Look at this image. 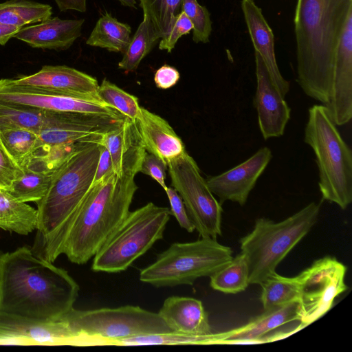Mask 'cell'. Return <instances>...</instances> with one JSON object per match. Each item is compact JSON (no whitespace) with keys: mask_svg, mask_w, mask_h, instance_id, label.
Listing matches in <instances>:
<instances>
[{"mask_svg":"<svg viewBox=\"0 0 352 352\" xmlns=\"http://www.w3.org/2000/svg\"><path fill=\"white\" fill-rule=\"evenodd\" d=\"M80 287L65 270L30 248L0 252V311L49 320L69 313Z\"/></svg>","mask_w":352,"mask_h":352,"instance_id":"1","label":"cell"},{"mask_svg":"<svg viewBox=\"0 0 352 352\" xmlns=\"http://www.w3.org/2000/svg\"><path fill=\"white\" fill-rule=\"evenodd\" d=\"M352 0H298L294 16L297 82L324 105L331 91L336 48Z\"/></svg>","mask_w":352,"mask_h":352,"instance_id":"2","label":"cell"},{"mask_svg":"<svg viewBox=\"0 0 352 352\" xmlns=\"http://www.w3.org/2000/svg\"><path fill=\"white\" fill-rule=\"evenodd\" d=\"M99 154L98 142H79L54 169L47 192L36 202L38 254L52 263L62 254L75 213L92 186Z\"/></svg>","mask_w":352,"mask_h":352,"instance_id":"3","label":"cell"},{"mask_svg":"<svg viewBox=\"0 0 352 352\" xmlns=\"http://www.w3.org/2000/svg\"><path fill=\"white\" fill-rule=\"evenodd\" d=\"M136 173L114 171L92 184L73 218L62 248L68 260L87 263L129 213L138 190Z\"/></svg>","mask_w":352,"mask_h":352,"instance_id":"4","label":"cell"},{"mask_svg":"<svg viewBox=\"0 0 352 352\" xmlns=\"http://www.w3.org/2000/svg\"><path fill=\"white\" fill-rule=\"evenodd\" d=\"M304 141L316 156L322 199L346 209L352 201V152L323 104L309 108Z\"/></svg>","mask_w":352,"mask_h":352,"instance_id":"5","label":"cell"},{"mask_svg":"<svg viewBox=\"0 0 352 352\" xmlns=\"http://www.w3.org/2000/svg\"><path fill=\"white\" fill-rule=\"evenodd\" d=\"M320 210V204L311 202L278 223L266 218L256 220L253 230L240 240L250 284L261 285L276 272L278 265L316 223Z\"/></svg>","mask_w":352,"mask_h":352,"instance_id":"6","label":"cell"},{"mask_svg":"<svg viewBox=\"0 0 352 352\" xmlns=\"http://www.w3.org/2000/svg\"><path fill=\"white\" fill-rule=\"evenodd\" d=\"M170 215V208L153 202L129 211L94 256L91 270L107 273L127 270L163 238Z\"/></svg>","mask_w":352,"mask_h":352,"instance_id":"7","label":"cell"},{"mask_svg":"<svg viewBox=\"0 0 352 352\" xmlns=\"http://www.w3.org/2000/svg\"><path fill=\"white\" fill-rule=\"evenodd\" d=\"M230 248L217 239L201 237L186 243H173L157 259L140 272V281L157 287L192 285L210 276L232 259Z\"/></svg>","mask_w":352,"mask_h":352,"instance_id":"8","label":"cell"},{"mask_svg":"<svg viewBox=\"0 0 352 352\" xmlns=\"http://www.w3.org/2000/svg\"><path fill=\"white\" fill-rule=\"evenodd\" d=\"M74 331L86 337L87 346L111 345L117 340L172 332L158 313L139 306L77 310L68 313Z\"/></svg>","mask_w":352,"mask_h":352,"instance_id":"9","label":"cell"},{"mask_svg":"<svg viewBox=\"0 0 352 352\" xmlns=\"http://www.w3.org/2000/svg\"><path fill=\"white\" fill-rule=\"evenodd\" d=\"M171 186L182 198L201 237L221 235V204L214 198L194 159L185 151L167 164Z\"/></svg>","mask_w":352,"mask_h":352,"instance_id":"10","label":"cell"},{"mask_svg":"<svg viewBox=\"0 0 352 352\" xmlns=\"http://www.w3.org/2000/svg\"><path fill=\"white\" fill-rule=\"evenodd\" d=\"M346 271V266L336 258L326 256L296 276L302 324H310L322 317L331 309L335 298L347 289Z\"/></svg>","mask_w":352,"mask_h":352,"instance_id":"11","label":"cell"},{"mask_svg":"<svg viewBox=\"0 0 352 352\" xmlns=\"http://www.w3.org/2000/svg\"><path fill=\"white\" fill-rule=\"evenodd\" d=\"M0 102L43 111L78 112L117 118H125L99 98L65 94L18 85L11 78L0 79Z\"/></svg>","mask_w":352,"mask_h":352,"instance_id":"12","label":"cell"},{"mask_svg":"<svg viewBox=\"0 0 352 352\" xmlns=\"http://www.w3.org/2000/svg\"><path fill=\"white\" fill-rule=\"evenodd\" d=\"M84 338L68 317L39 320L0 311V345H71L83 346Z\"/></svg>","mask_w":352,"mask_h":352,"instance_id":"13","label":"cell"},{"mask_svg":"<svg viewBox=\"0 0 352 352\" xmlns=\"http://www.w3.org/2000/svg\"><path fill=\"white\" fill-rule=\"evenodd\" d=\"M124 119L78 112L45 111V120L38 133L41 148L83 142H98L106 132Z\"/></svg>","mask_w":352,"mask_h":352,"instance_id":"14","label":"cell"},{"mask_svg":"<svg viewBox=\"0 0 352 352\" xmlns=\"http://www.w3.org/2000/svg\"><path fill=\"white\" fill-rule=\"evenodd\" d=\"M336 126L352 117V12L346 21L333 59L330 96L324 105Z\"/></svg>","mask_w":352,"mask_h":352,"instance_id":"15","label":"cell"},{"mask_svg":"<svg viewBox=\"0 0 352 352\" xmlns=\"http://www.w3.org/2000/svg\"><path fill=\"white\" fill-rule=\"evenodd\" d=\"M272 158L271 150L264 146L250 158L217 175L208 177L206 184L220 204L231 201L243 206L260 176Z\"/></svg>","mask_w":352,"mask_h":352,"instance_id":"16","label":"cell"},{"mask_svg":"<svg viewBox=\"0 0 352 352\" xmlns=\"http://www.w3.org/2000/svg\"><path fill=\"white\" fill-rule=\"evenodd\" d=\"M256 89L254 105L257 111L258 126L265 140L283 135L290 118L291 109L285 97L274 84L267 67L254 51Z\"/></svg>","mask_w":352,"mask_h":352,"instance_id":"17","label":"cell"},{"mask_svg":"<svg viewBox=\"0 0 352 352\" xmlns=\"http://www.w3.org/2000/svg\"><path fill=\"white\" fill-rule=\"evenodd\" d=\"M12 80L18 85L100 99L98 96L99 85L96 78L66 65H44L33 74L21 76Z\"/></svg>","mask_w":352,"mask_h":352,"instance_id":"18","label":"cell"},{"mask_svg":"<svg viewBox=\"0 0 352 352\" xmlns=\"http://www.w3.org/2000/svg\"><path fill=\"white\" fill-rule=\"evenodd\" d=\"M98 143L108 149L118 176L124 172L139 173L146 151L134 122L125 118L106 132Z\"/></svg>","mask_w":352,"mask_h":352,"instance_id":"19","label":"cell"},{"mask_svg":"<svg viewBox=\"0 0 352 352\" xmlns=\"http://www.w3.org/2000/svg\"><path fill=\"white\" fill-rule=\"evenodd\" d=\"M241 9L254 51L262 58L272 80L285 97L290 86L277 65L273 32L254 0H241Z\"/></svg>","mask_w":352,"mask_h":352,"instance_id":"20","label":"cell"},{"mask_svg":"<svg viewBox=\"0 0 352 352\" xmlns=\"http://www.w3.org/2000/svg\"><path fill=\"white\" fill-rule=\"evenodd\" d=\"M85 19L49 18L38 24L23 27L14 36L34 48L63 51L81 36Z\"/></svg>","mask_w":352,"mask_h":352,"instance_id":"21","label":"cell"},{"mask_svg":"<svg viewBox=\"0 0 352 352\" xmlns=\"http://www.w3.org/2000/svg\"><path fill=\"white\" fill-rule=\"evenodd\" d=\"M135 124L146 152L159 157L166 166L186 151L182 139L160 116L141 107Z\"/></svg>","mask_w":352,"mask_h":352,"instance_id":"22","label":"cell"},{"mask_svg":"<svg viewBox=\"0 0 352 352\" xmlns=\"http://www.w3.org/2000/svg\"><path fill=\"white\" fill-rule=\"evenodd\" d=\"M158 314L172 332L190 335L212 333L208 314L198 299L170 296L164 301Z\"/></svg>","mask_w":352,"mask_h":352,"instance_id":"23","label":"cell"},{"mask_svg":"<svg viewBox=\"0 0 352 352\" xmlns=\"http://www.w3.org/2000/svg\"><path fill=\"white\" fill-rule=\"evenodd\" d=\"M299 319L298 302L265 310L263 314L243 326L219 333L218 344L263 342V336L270 331Z\"/></svg>","mask_w":352,"mask_h":352,"instance_id":"24","label":"cell"},{"mask_svg":"<svg viewBox=\"0 0 352 352\" xmlns=\"http://www.w3.org/2000/svg\"><path fill=\"white\" fill-rule=\"evenodd\" d=\"M53 168L38 153L24 166L9 188L5 189L16 199L22 202L41 200L49 188Z\"/></svg>","mask_w":352,"mask_h":352,"instance_id":"25","label":"cell"},{"mask_svg":"<svg viewBox=\"0 0 352 352\" xmlns=\"http://www.w3.org/2000/svg\"><path fill=\"white\" fill-rule=\"evenodd\" d=\"M37 210L0 188V228L21 235L36 230Z\"/></svg>","mask_w":352,"mask_h":352,"instance_id":"26","label":"cell"},{"mask_svg":"<svg viewBox=\"0 0 352 352\" xmlns=\"http://www.w3.org/2000/svg\"><path fill=\"white\" fill-rule=\"evenodd\" d=\"M131 28L105 12L96 23L86 44L110 52L124 53L131 40Z\"/></svg>","mask_w":352,"mask_h":352,"instance_id":"27","label":"cell"},{"mask_svg":"<svg viewBox=\"0 0 352 352\" xmlns=\"http://www.w3.org/2000/svg\"><path fill=\"white\" fill-rule=\"evenodd\" d=\"M50 5L31 0H8L0 3V23L21 28L52 16Z\"/></svg>","mask_w":352,"mask_h":352,"instance_id":"28","label":"cell"},{"mask_svg":"<svg viewBox=\"0 0 352 352\" xmlns=\"http://www.w3.org/2000/svg\"><path fill=\"white\" fill-rule=\"evenodd\" d=\"M0 141L19 168L30 160L42 147L38 134L24 128L0 129Z\"/></svg>","mask_w":352,"mask_h":352,"instance_id":"29","label":"cell"},{"mask_svg":"<svg viewBox=\"0 0 352 352\" xmlns=\"http://www.w3.org/2000/svg\"><path fill=\"white\" fill-rule=\"evenodd\" d=\"M210 278V285L214 290L226 294H236L245 290L250 283L245 256L241 252Z\"/></svg>","mask_w":352,"mask_h":352,"instance_id":"30","label":"cell"},{"mask_svg":"<svg viewBox=\"0 0 352 352\" xmlns=\"http://www.w3.org/2000/svg\"><path fill=\"white\" fill-rule=\"evenodd\" d=\"M160 39L152 25L147 19H143L123 53V57L118 63V68L126 72L135 71Z\"/></svg>","mask_w":352,"mask_h":352,"instance_id":"31","label":"cell"},{"mask_svg":"<svg viewBox=\"0 0 352 352\" xmlns=\"http://www.w3.org/2000/svg\"><path fill=\"white\" fill-rule=\"evenodd\" d=\"M261 285V301L264 310L298 301L299 288L296 276L285 277L274 272Z\"/></svg>","mask_w":352,"mask_h":352,"instance_id":"32","label":"cell"},{"mask_svg":"<svg viewBox=\"0 0 352 352\" xmlns=\"http://www.w3.org/2000/svg\"><path fill=\"white\" fill-rule=\"evenodd\" d=\"M183 0H140L143 19H147L160 39L172 28L182 11Z\"/></svg>","mask_w":352,"mask_h":352,"instance_id":"33","label":"cell"},{"mask_svg":"<svg viewBox=\"0 0 352 352\" xmlns=\"http://www.w3.org/2000/svg\"><path fill=\"white\" fill-rule=\"evenodd\" d=\"M45 120V111L0 102V129L24 128L38 134Z\"/></svg>","mask_w":352,"mask_h":352,"instance_id":"34","label":"cell"},{"mask_svg":"<svg viewBox=\"0 0 352 352\" xmlns=\"http://www.w3.org/2000/svg\"><path fill=\"white\" fill-rule=\"evenodd\" d=\"M98 96L104 103L119 111L126 118L135 122L140 116L138 99L104 78L99 85Z\"/></svg>","mask_w":352,"mask_h":352,"instance_id":"35","label":"cell"},{"mask_svg":"<svg viewBox=\"0 0 352 352\" xmlns=\"http://www.w3.org/2000/svg\"><path fill=\"white\" fill-rule=\"evenodd\" d=\"M182 11L192 24L193 41L197 43H208L212 32V21L207 8L201 6L197 0H183Z\"/></svg>","mask_w":352,"mask_h":352,"instance_id":"36","label":"cell"},{"mask_svg":"<svg viewBox=\"0 0 352 352\" xmlns=\"http://www.w3.org/2000/svg\"><path fill=\"white\" fill-rule=\"evenodd\" d=\"M193 28L192 24L186 14L181 11L177 16L175 23L169 32L162 37L159 43V49L170 52L175 47L178 39L188 34Z\"/></svg>","mask_w":352,"mask_h":352,"instance_id":"37","label":"cell"},{"mask_svg":"<svg viewBox=\"0 0 352 352\" xmlns=\"http://www.w3.org/2000/svg\"><path fill=\"white\" fill-rule=\"evenodd\" d=\"M165 192L170 202L171 215L175 217L182 228L185 229L188 232H192L195 230V226L190 220L184 204L177 192L172 186L168 187Z\"/></svg>","mask_w":352,"mask_h":352,"instance_id":"38","label":"cell"},{"mask_svg":"<svg viewBox=\"0 0 352 352\" xmlns=\"http://www.w3.org/2000/svg\"><path fill=\"white\" fill-rule=\"evenodd\" d=\"M167 166L155 155L146 152L141 163L139 173L150 176L166 190L168 188L165 183Z\"/></svg>","mask_w":352,"mask_h":352,"instance_id":"39","label":"cell"},{"mask_svg":"<svg viewBox=\"0 0 352 352\" xmlns=\"http://www.w3.org/2000/svg\"><path fill=\"white\" fill-rule=\"evenodd\" d=\"M19 172L20 168L8 155L0 141V188H9Z\"/></svg>","mask_w":352,"mask_h":352,"instance_id":"40","label":"cell"},{"mask_svg":"<svg viewBox=\"0 0 352 352\" xmlns=\"http://www.w3.org/2000/svg\"><path fill=\"white\" fill-rule=\"evenodd\" d=\"M180 78L179 72L175 67L164 65L155 73L154 81L157 87L162 89H169L175 85Z\"/></svg>","mask_w":352,"mask_h":352,"instance_id":"41","label":"cell"},{"mask_svg":"<svg viewBox=\"0 0 352 352\" xmlns=\"http://www.w3.org/2000/svg\"><path fill=\"white\" fill-rule=\"evenodd\" d=\"M99 158L92 184L100 182L113 171L112 161L108 149L102 144H99Z\"/></svg>","mask_w":352,"mask_h":352,"instance_id":"42","label":"cell"},{"mask_svg":"<svg viewBox=\"0 0 352 352\" xmlns=\"http://www.w3.org/2000/svg\"><path fill=\"white\" fill-rule=\"evenodd\" d=\"M61 12L75 10L85 12L87 10V0H54Z\"/></svg>","mask_w":352,"mask_h":352,"instance_id":"43","label":"cell"},{"mask_svg":"<svg viewBox=\"0 0 352 352\" xmlns=\"http://www.w3.org/2000/svg\"><path fill=\"white\" fill-rule=\"evenodd\" d=\"M21 28L19 26L0 23V45H5Z\"/></svg>","mask_w":352,"mask_h":352,"instance_id":"44","label":"cell"},{"mask_svg":"<svg viewBox=\"0 0 352 352\" xmlns=\"http://www.w3.org/2000/svg\"><path fill=\"white\" fill-rule=\"evenodd\" d=\"M118 1L124 6L136 8V4H137L136 0H118Z\"/></svg>","mask_w":352,"mask_h":352,"instance_id":"45","label":"cell"}]
</instances>
